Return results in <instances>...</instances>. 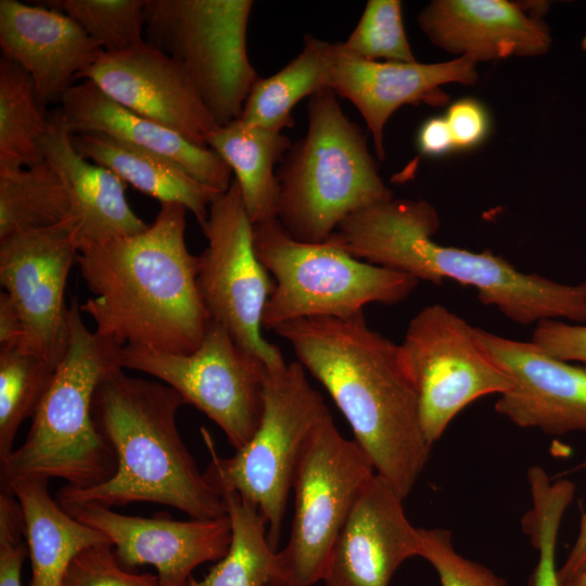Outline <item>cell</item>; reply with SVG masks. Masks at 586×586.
Here are the masks:
<instances>
[{
  "label": "cell",
  "instance_id": "12",
  "mask_svg": "<svg viewBox=\"0 0 586 586\" xmlns=\"http://www.w3.org/2000/svg\"><path fill=\"white\" fill-rule=\"evenodd\" d=\"M120 365L173 387L186 404L213 420L235 450L250 441L259 424L266 365L215 321L191 353L124 346Z\"/></svg>",
  "mask_w": 586,
  "mask_h": 586
},
{
  "label": "cell",
  "instance_id": "22",
  "mask_svg": "<svg viewBox=\"0 0 586 586\" xmlns=\"http://www.w3.org/2000/svg\"><path fill=\"white\" fill-rule=\"evenodd\" d=\"M430 41L474 62L537 56L551 43L547 25L506 0H435L418 15Z\"/></svg>",
  "mask_w": 586,
  "mask_h": 586
},
{
  "label": "cell",
  "instance_id": "23",
  "mask_svg": "<svg viewBox=\"0 0 586 586\" xmlns=\"http://www.w3.org/2000/svg\"><path fill=\"white\" fill-rule=\"evenodd\" d=\"M43 160L63 182L72 205L78 251L145 230L130 207L127 184L112 170L81 156L54 111L39 141Z\"/></svg>",
  "mask_w": 586,
  "mask_h": 586
},
{
  "label": "cell",
  "instance_id": "5",
  "mask_svg": "<svg viewBox=\"0 0 586 586\" xmlns=\"http://www.w3.org/2000/svg\"><path fill=\"white\" fill-rule=\"evenodd\" d=\"M77 300L69 305V339L24 443L0 462L1 492L21 481L60 479L86 488L110 480L117 459L92 417L98 385L123 368L122 346L87 328Z\"/></svg>",
  "mask_w": 586,
  "mask_h": 586
},
{
  "label": "cell",
  "instance_id": "38",
  "mask_svg": "<svg viewBox=\"0 0 586 586\" xmlns=\"http://www.w3.org/2000/svg\"><path fill=\"white\" fill-rule=\"evenodd\" d=\"M531 342L557 359L586 365V326L545 319L537 322Z\"/></svg>",
  "mask_w": 586,
  "mask_h": 586
},
{
  "label": "cell",
  "instance_id": "19",
  "mask_svg": "<svg viewBox=\"0 0 586 586\" xmlns=\"http://www.w3.org/2000/svg\"><path fill=\"white\" fill-rule=\"evenodd\" d=\"M476 80V62L468 56L440 63L368 61L335 42L331 90L361 114L381 162L385 157L384 127L396 110L406 104H445L448 95L441 86H470Z\"/></svg>",
  "mask_w": 586,
  "mask_h": 586
},
{
  "label": "cell",
  "instance_id": "39",
  "mask_svg": "<svg viewBox=\"0 0 586 586\" xmlns=\"http://www.w3.org/2000/svg\"><path fill=\"white\" fill-rule=\"evenodd\" d=\"M455 150H469L481 144L489 133L491 118L476 99L462 98L450 104L444 115Z\"/></svg>",
  "mask_w": 586,
  "mask_h": 586
},
{
  "label": "cell",
  "instance_id": "43",
  "mask_svg": "<svg viewBox=\"0 0 586 586\" xmlns=\"http://www.w3.org/2000/svg\"><path fill=\"white\" fill-rule=\"evenodd\" d=\"M569 586H586V571L579 574Z\"/></svg>",
  "mask_w": 586,
  "mask_h": 586
},
{
  "label": "cell",
  "instance_id": "7",
  "mask_svg": "<svg viewBox=\"0 0 586 586\" xmlns=\"http://www.w3.org/2000/svg\"><path fill=\"white\" fill-rule=\"evenodd\" d=\"M258 260L275 278L262 327L314 317L351 318L367 304L394 305L405 301L419 280L351 256L327 240L307 243L293 239L278 219L253 227Z\"/></svg>",
  "mask_w": 586,
  "mask_h": 586
},
{
  "label": "cell",
  "instance_id": "28",
  "mask_svg": "<svg viewBox=\"0 0 586 586\" xmlns=\"http://www.w3.org/2000/svg\"><path fill=\"white\" fill-rule=\"evenodd\" d=\"M68 221L74 217L67 191L46 161L0 169V240Z\"/></svg>",
  "mask_w": 586,
  "mask_h": 586
},
{
  "label": "cell",
  "instance_id": "42",
  "mask_svg": "<svg viewBox=\"0 0 586 586\" xmlns=\"http://www.w3.org/2000/svg\"><path fill=\"white\" fill-rule=\"evenodd\" d=\"M581 467L586 468V458ZM584 571H586V510L582 515L576 539L563 564L557 570L560 586H569Z\"/></svg>",
  "mask_w": 586,
  "mask_h": 586
},
{
  "label": "cell",
  "instance_id": "18",
  "mask_svg": "<svg viewBox=\"0 0 586 586\" xmlns=\"http://www.w3.org/2000/svg\"><path fill=\"white\" fill-rule=\"evenodd\" d=\"M404 498L375 473L359 494L332 550L324 586H388L409 558L419 557L420 527Z\"/></svg>",
  "mask_w": 586,
  "mask_h": 586
},
{
  "label": "cell",
  "instance_id": "37",
  "mask_svg": "<svg viewBox=\"0 0 586 586\" xmlns=\"http://www.w3.org/2000/svg\"><path fill=\"white\" fill-rule=\"evenodd\" d=\"M28 555L21 506L12 494L0 493V586H22L21 574Z\"/></svg>",
  "mask_w": 586,
  "mask_h": 586
},
{
  "label": "cell",
  "instance_id": "2",
  "mask_svg": "<svg viewBox=\"0 0 586 586\" xmlns=\"http://www.w3.org/2000/svg\"><path fill=\"white\" fill-rule=\"evenodd\" d=\"M188 209L161 204L137 234L79 250L77 265L92 297L80 304L95 331L119 346L188 354L211 318L201 300L199 256L186 244Z\"/></svg>",
  "mask_w": 586,
  "mask_h": 586
},
{
  "label": "cell",
  "instance_id": "16",
  "mask_svg": "<svg viewBox=\"0 0 586 586\" xmlns=\"http://www.w3.org/2000/svg\"><path fill=\"white\" fill-rule=\"evenodd\" d=\"M63 509L103 534L124 568L154 566L161 586H189L193 570L220 560L231 542L228 515L178 521L162 514L125 515L93 504Z\"/></svg>",
  "mask_w": 586,
  "mask_h": 586
},
{
  "label": "cell",
  "instance_id": "17",
  "mask_svg": "<svg viewBox=\"0 0 586 586\" xmlns=\"http://www.w3.org/2000/svg\"><path fill=\"white\" fill-rule=\"evenodd\" d=\"M479 336L512 381L495 410L513 424L549 435L586 433V365L557 359L533 342L479 328Z\"/></svg>",
  "mask_w": 586,
  "mask_h": 586
},
{
  "label": "cell",
  "instance_id": "9",
  "mask_svg": "<svg viewBox=\"0 0 586 586\" xmlns=\"http://www.w3.org/2000/svg\"><path fill=\"white\" fill-rule=\"evenodd\" d=\"M375 473L365 451L341 434L331 415L319 423L295 467L291 531L285 546L275 553L268 586H313L323 581L335 542Z\"/></svg>",
  "mask_w": 586,
  "mask_h": 586
},
{
  "label": "cell",
  "instance_id": "3",
  "mask_svg": "<svg viewBox=\"0 0 586 586\" xmlns=\"http://www.w3.org/2000/svg\"><path fill=\"white\" fill-rule=\"evenodd\" d=\"M435 207L424 200L390 199L347 216L329 241L351 256L433 284L445 279L475 288L479 301L527 326L565 318L586 323V281L563 284L518 271L491 251L437 244Z\"/></svg>",
  "mask_w": 586,
  "mask_h": 586
},
{
  "label": "cell",
  "instance_id": "8",
  "mask_svg": "<svg viewBox=\"0 0 586 586\" xmlns=\"http://www.w3.org/2000/svg\"><path fill=\"white\" fill-rule=\"evenodd\" d=\"M330 415L305 368L292 361L266 367L259 424L231 457H220L207 430L201 429L211 456L203 472L206 481L219 494L231 489L259 510L276 551L298 457L309 435Z\"/></svg>",
  "mask_w": 586,
  "mask_h": 586
},
{
  "label": "cell",
  "instance_id": "29",
  "mask_svg": "<svg viewBox=\"0 0 586 586\" xmlns=\"http://www.w3.org/2000/svg\"><path fill=\"white\" fill-rule=\"evenodd\" d=\"M231 524L227 553L201 581L189 586H268L276 550L259 510L231 489L220 492Z\"/></svg>",
  "mask_w": 586,
  "mask_h": 586
},
{
  "label": "cell",
  "instance_id": "41",
  "mask_svg": "<svg viewBox=\"0 0 586 586\" xmlns=\"http://www.w3.org/2000/svg\"><path fill=\"white\" fill-rule=\"evenodd\" d=\"M29 349L23 319L10 296L0 293V349ZM30 351V349H29Z\"/></svg>",
  "mask_w": 586,
  "mask_h": 586
},
{
  "label": "cell",
  "instance_id": "24",
  "mask_svg": "<svg viewBox=\"0 0 586 586\" xmlns=\"http://www.w3.org/2000/svg\"><path fill=\"white\" fill-rule=\"evenodd\" d=\"M48 482L46 479L24 480L8 492L17 499L24 518L31 564L29 586H63L79 552L109 542L103 534L65 511L49 493Z\"/></svg>",
  "mask_w": 586,
  "mask_h": 586
},
{
  "label": "cell",
  "instance_id": "33",
  "mask_svg": "<svg viewBox=\"0 0 586 586\" xmlns=\"http://www.w3.org/2000/svg\"><path fill=\"white\" fill-rule=\"evenodd\" d=\"M530 493L532 506L521 525L537 552V561L528 586H560L556 564L558 533L574 488L565 482H544L532 485Z\"/></svg>",
  "mask_w": 586,
  "mask_h": 586
},
{
  "label": "cell",
  "instance_id": "13",
  "mask_svg": "<svg viewBox=\"0 0 586 586\" xmlns=\"http://www.w3.org/2000/svg\"><path fill=\"white\" fill-rule=\"evenodd\" d=\"M253 227L233 177L228 190L212 199L201 228L207 247L199 255L196 284L211 320L267 368H278L285 365L281 351L260 332L275 284L256 256Z\"/></svg>",
  "mask_w": 586,
  "mask_h": 586
},
{
  "label": "cell",
  "instance_id": "20",
  "mask_svg": "<svg viewBox=\"0 0 586 586\" xmlns=\"http://www.w3.org/2000/svg\"><path fill=\"white\" fill-rule=\"evenodd\" d=\"M0 48L3 58L29 75L42 105L60 103L103 53L63 12L16 0L0 1Z\"/></svg>",
  "mask_w": 586,
  "mask_h": 586
},
{
  "label": "cell",
  "instance_id": "25",
  "mask_svg": "<svg viewBox=\"0 0 586 586\" xmlns=\"http://www.w3.org/2000/svg\"><path fill=\"white\" fill-rule=\"evenodd\" d=\"M85 158L117 175L126 184L164 203L183 205L202 228L219 192L202 184L173 162L101 133L71 136Z\"/></svg>",
  "mask_w": 586,
  "mask_h": 586
},
{
  "label": "cell",
  "instance_id": "10",
  "mask_svg": "<svg viewBox=\"0 0 586 586\" xmlns=\"http://www.w3.org/2000/svg\"><path fill=\"white\" fill-rule=\"evenodd\" d=\"M252 0H145L144 39L186 71L218 126L240 118L258 79L246 35Z\"/></svg>",
  "mask_w": 586,
  "mask_h": 586
},
{
  "label": "cell",
  "instance_id": "6",
  "mask_svg": "<svg viewBox=\"0 0 586 586\" xmlns=\"http://www.w3.org/2000/svg\"><path fill=\"white\" fill-rule=\"evenodd\" d=\"M277 178V219L301 242H324L351 214L393 198L366 135L331 89L310 97L306 133L285 153Z\"/></svg>",
  "mask_w": 586,
  "mask_h": 586
},
{
  "label": "cell",
  "instance_id": "1",
  "mask_svg": "<svg viewBox=\"0 0 586 586\" xmlns=\"http://www.w3.org/2000/svg\"><path fill=\"white\" fill-rule=\"evenodd\" d=\"M273 331L328 391L375 472L405 499L432 446L421 428L418 394L402 365L398 344L372 330L364 311L345 319H296Z\"/></svg>",
  "mask_w": 586,
  "mask_h": 586
},
{
  "label": "cell",
  "instance_id": "30",
  "mask_svg": "<svg viewBox=\"0 0 586 586\" xmlns=\"http://www.w3.org/2000/svg\"><path fill=\"white\" fill-rule=\"evenodd\" d=\"M34 82L17 64L0 60V169L43 162L39 141L49 126Z\"/></svg>",
  "mask_w": 586,
  "mask_h": 586
},
{
  "label": "cell",
  "instance_id": "34",
  "mask_svg": "<svg viewBox=\"0 0 586 586\" xmlns=\"http://www.w3.org/2000/svg\"><path fill=\"white\" fill-rule=\"evenodd\" d=\"M345 50L368 61L412 63L399 0H369L349 36Z\"/></svg>",
  "mask_w": 586,
  "mask_h": 586
},
{
  "label": "cell",
  "instance_id": "11",
  "mask_svg": "<svg viewBox=\"0 0 586 586\" xmlns=\"http://www.w3.org/2000/svg\"><path fill=\"white\" fill-rule=\"evenodd\" d=\"M399 346L402 365L418 394L420 423L433 446L472 402L512 386L479 336V328L441 304L409 321Z\"/></svg>",
  "mask_w": 586,
  "mask_h": 586
},
{
  "label": "cell",
  "instance_id": "14",
  "mask_svg": "<svg viewBox=\"0 0 586 586\" xmlns=\"http://www.w3.org/2000/svg\"><path fill=\"white\" fill-rule=\"evenodd\" d=\"M75 222L0 240V282L25 324L29 349L56 368L69 339L65 289L78 259Z\"/></svg>",
  "mask_w": 586,
  "mask_h": 586
},
{
  "label": "cell",
  "instance_id": "31",
  "mask_svg": "<svg viewBox=\"0 0 586 586\" xmlns=\"http://www.w3.org/2000/svg\"><path fill=\"white\" fill-rule=\"evenodd\" d=\"M56 368L25 348L0 349V462L21 424L37 411Z\"/></svg>",
  "mask_w": 586,
  "mask_h": 586
},
{
  "label": "cell",
  "instance_id": "40",
  "mask_svg": "<svg viewBox=\"0 0 586 586\" xmlns=\"http://www.w3.org/2000/svg\"><path fill=\"white\" fill-rule=\"evenodd\" d=\"M417 146L421 154L430 157L443 156L455 150L444 116H433L422 123L417 133Z\"/></svg>",
  "mask_w": 586,
  "mask_h": 586
},
{
  "label": "cell",
  "instance_id": "21",
  "mask_svg": "<svg viewBox=\"0 0 586 586\" xmlns=\"http://www.w3.org/2000/svg\"><path fill=\"white\" fill-rule=\"evenodd\" d=\"M56 110L69 136L101 133L157 154L217 191L228 190L233 173L211 148L199 146L179 133L140 116L105 95L91 81L80 80L63 94Z\"/></svg>",
  "mask_w": 586,
  "mask_h": 586
},
{
  "label": "cell",
  "instance_id": "35",
  "mask_svg": "<svg viewBox=\"0 0 586 586\" xmlns=\"http://www.w3.org/2000/svg\"><path fill=\"white\" fill-rule=\"evenodd\" d=\"M420 534L419 557L433 566L441 586H507L491 569L459 553L450 531L420 527Z\"/></svg>",
  "mask_w": 586,
  "mask_h": 586
},
{
  "label": "cell",
  "instance_id": "4",
  "mask_svg": "<svg viewBox=\"0 0 586 586\" xmlns=\"http://www.w3.org/2000/svg\"><path fill=\"white\" fill-rule=\"evenodd\" d=\"M183 405L180 394L163 382L129 375L124 368L106 374L94 393L92 417L115 453L116 472L92 487L63 486L55 495L59 505L112 508L144 501L174 507L191 519L227 515L224 497L181 438L177 413Z\"/></svg>",
  "mask_w": 586,
  "mask_h": 586
},
{
  "label": "cell",
  "instance_id": "27",
  "mask_svg": "<svg viewBox=\"0 0 586 586\" xmlns=\"http://www.w3.org/2000/svg\"><path fill=\"white\" fill-rule=\"evenodd\" d=\"M335 43L305 35L302 51L273 75L255 81L240 119L249 125L280 131L294 127L297 102L331 89Z\"/></svg>",
  "mask_w": 586,
  "mask_h": 586
},
{
  "label": "cell",
  "instance_id": "26",
  "mask_svg": "<svg viewBox=\"0 0 586 586\" xmlns=\"http://www.w3.org/2000/svg\"><path fill=\"white\" fill-rule=\"evenodd\" d=\"M207 145L231 168L252 224L277 219L280 188L275 166L291 148L290 139L239 118L219 126Z\"/></svg>",
  "mask_w": 586,
  "mask_h": 586
},
{
  "label": "cell",
  "instance_id": "32",
  "mask_svg": "<svg viewBox=\"0 0 586 586\" xmlns=\"http://www.w3.org/2000/svg\"><path fill=\"white\" fill-rule=\"evenodd\" d=\"M74 20L105 53L145 41V0H53L46 2Z\"/></svg>",
  "mask_w": 586,
  "mask_h": 586
},
{
  "label": "cell",
  "instance_id": "15",
  "mask_svg": "<svg viewBox=\"0 0 586 586\" xmlns=\"http://www.w3.org/2000/svg\"><path fill=\"white\" fill-rule=\"evenodd\" d=\"M77 80H88L129 111L208 148L219 127L183 67L146 41L126 51L103 52Z\"/></svg>",
  "mask_w": 586,
  "mask_h": 586
},
{
  "label": "cell",
  "instance_id": "36",
  "mask_svg": "<svg viewBox=\"0 0 586 586\" xmlns=\"http://www.w3.org/2000/svg\"><path fill=\"white\" fill-rule=\"evenodd\" d=\"M63 586H161L157 575L131 573L118 562L110 542L90 546L73 560Z\"/></svg>",
  "mask_w": 586,
  "mask_h": 586
}]
</instances>
